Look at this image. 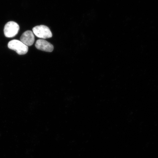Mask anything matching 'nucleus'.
I'll return each mask as SVG.
<instances>
[{
    "label": "nucleus",
    "instance_id": "nucleus-4",
    "mask_svg": "<svg viewBox=\"0 0 158 158\" xmlns=\"http://www.w3.org/2000/svg\"><path fill=\"white\" fill-rule=\"evenodd\" d=\"M35 47L41 51L47 52H52L54 50V46L50 43L43 39H39L35 43Z\"/></svg>",
    "mask_w": 158,
    "mask_h": 158
},
{
    "label": "nucleus",
    "instance_id": "nucleus-3",
    "mask_svg": "<svg viewBox=\"0 0 158 158\" xmlns=\"http://www.w3.org/2000/svg\"><path fill=\"white\" fill-rule=\"evenodd\" d=\"M19 25L14 21H10L6 23L4 29L5 36L8 38H12L18 33Z\"/></svg>",
    "mask_w": 158,
    "mask_h": 158
},
{
    "label": "nucleus",
    "instance_id": "nucleus-5",
    "mask_svg": "<svg viewBox=\"0 0 158 158\" xmlns=\"http://www.w3.org/2000/svg\"><path fill=\"white\" fill-rule=\"evenodd\" d=\"M34 34L31 31H27L23 33L20 37V41L27 46L32 45L35 42Z\"/></svg>",
    "mask_w": 158,
    "mask_h": 158
},
{
    "label": "nucleus",
    "instance_id": "nucleus-2",
    "mask_svg": "<svg viewBox=\"0 0 158 158\" xmlns=\"http://www.w3.org/2000/svg\"><path fill=\"white\" fill-rule=\"evenodd\" d=\"M33 31L37 37L41 39L50 38L52 36L50 29L48 27L44 25L37 26L33 27Z\"/></svg>",
    "mask_w": 158,
    "mask_h": 158
},
{
    "label": "nucleus",
    "instance_id": "nucleus-1",
    "mask_svg": "<svg viewBox=\"0 0 158 158\" xmlns=\"http://www.w3.org/2000/svg\"><path fill=\"white\" fill-rule=\"evenodd\" d=\"M8 47L9 49L15 51L18 54L20 55L26 54L28 51V46L20 41L17 40L10 41L8 44Z\"/></svg>",
    "mask_w": 158,
    "mask_h": 158
}]
</instances>
